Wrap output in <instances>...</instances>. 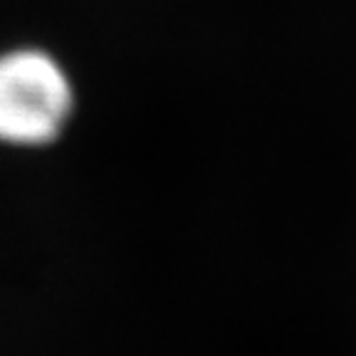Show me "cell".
I'll list each match as a JSON object with an SVG mask.
<instances>
[{
	"instance_id": "6da1fadb",
	"label": "cell",
	"mask_w": 356,
	"mask_h": 356,
	"mask_svg": "<svg viewBox=\"0 0 356 356\" xmlns=\"http://www.w3.org/2000/svg\"><path fill=\"white\" fill-rule=\"evenodd\" d=\"M70 77L50 55L15 50L0 55V141L42 146L57 139L72 114Z\"/></svg>"
}]
</instances>
